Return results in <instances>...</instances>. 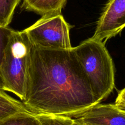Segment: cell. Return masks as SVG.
I'll return each instance as SVG.
<instances>
[{
    "mask_svg": "<svg viewBox=\"0 0 125 125\" xmlns=\"http://www.w3.org/2000/svg\"><path fill=\"white\" fill-rule=\"evenodd\" d=\"M35 114L78 117L98 103L73 48H32L25 100Z\"/></svg>",
    "mask_w": 125,
    "mask_h": 125,
    "instance_id": "obj_1",
    "label": "cell"
},
{
    "mask_svg": "<svg viewBox=\"0 0 125 125\" xmlns=\"http://www.w3.org/2000/svg\"><path fill=\"white\" fill-rule=\"evenodd\" d=\"M98 103L106 99L115 87L112 58L101 42L89 38L73 47Z\"/></svg>",
    "mask_w": 125,
    "mask_h": 125,
    "instance_id": "obj_2",
    "label": "cell"
},
{
    "mask_svg": "<svg viewBox=\"0 0 125 125\" xmlns=\"http://www.w3.org/2000/svg\"><path fill=\"white\" fill-rule=\"evenodd\" d=\"M32 48L23 31H14L0 65L4 91L13 93L22 102L25 100Z\"/></svg>",
    "mask_w": 125,
    "mask_h": 125,
    "instance_id": "obj_3",
    "label": "cell"
},
{
    "mask_svg": "<svg viewBox=\"0 0 125 125\" xmlns=\"http://www.w3.org/2000/svg\"><path fill=\"white\" fill-rule=\"evenodd\" d=\"M71 26L60 14L43 16L23 31L34 48L50 50L72 48L70 37Z\"/></svg>",
    "mask_w": 125,
    "mask_h": 125,
    "instance_id": "obj_4",
    "label": "cell"
},
{
    "mask_svg": "<svg viewBox=\"0 0 125 125\" xmlns=\"http://www.w3.org/2000/svg\"><path fill=\"white\" fill-rule=\"evenodd\" d=\"M125 28V0H109L90 39L104 43Z\"/></svg>",
    "mask_w": 125,
    "mask_h": 125,
    "instance_id": "obj_5",
    "label": "cell"
},
{
    "mask_svg": "<svg viewBox=\"0 0 125 125\" xmlns=\"http://www.w3.org/2000/svg\"><path fill=\"white\" fill-rule=\"evenodd\" d=\"M74 120L82 125H125V111L115 104L98 103Z\"/></svg>",
    "mask_w": 125,
    "mask_h": 125,
    "instance_id": "obj_6",
    "label": "cell"
},
{
    "mask_svg": "<svg viewBox=\"0 0 125 125\" xmlns=\"http://www.w3.org/2000/svg\"><path fill=\"white\" fill-rule=\"evenodd\" d=\"M67 0H23V7L43 16L60 14Z\"/></svg>",
    "mask_w": 125,
    "mask_h": 125,
    "instance_id": "obj_7",
    "label": "cell"
},
{
    "mask_svg": "<svg viewBox=\"0 0 125 125\" xmlns=\"http://www.w3.org/2000/svg\"><path fill=\"white\" fill-rule=\"evenodd\" d=\"M29 111L24 104L0 90V122L17 113ZM31 112V111H30Z\"/></svg>",
    "mask_w": 125,
    "mask_h": 125,
    "instance_id": "obj_8",
    "label": "cell"
},
{
    "mask_svg": "<svg viewBox=\"0 0 125 125\" xmlns=\"http://www.w3.org/2000/svg\"><path fill=\"white\" fill-rule=\"evenodd\" d=\"M0 125H42L37 115L30 111L17 113L0 122Z\"/></svg>",
    "mask_w": 125,
    "mask_h": 125,
    "instance_id": "obj_9",
    "label": "cell"
},
{
    "mask_svg": "<svg viewBox=\"0 0 125 125\" xmlns=\"http://www.w3.org/2000/svg\"><path fill=\"white\" fill-rule=\"evenodd\" d=\"M20 0H0V26L7 27Z\"/></svg>",
    "mask_w": 125,
    "mask_h": 125,
    "instance_id": "obj_10",
    "label": "cell"
},
{
    "mask_svg": "<svg viewBox=\"0 0 125 125\" xmlns=\"http://www.w3.org/2000/svg\"><path fill=\"white\" fill-rule=\"evenodd\" d=\"M42 125H73V118L65 116L36 114Z\"/></svg>",
    "mask_w": 125,
    "mask_h": 125,
    "instance_id": "obj_11",
    "label": "cell"
},
{
    "mask_svg": "<svg viewBox=\"0 0 125 125\" xmlns=\"http://www.w3.org/2000/svg\"><path fill=\"white\" fill-rule=\"evenodd\" d=\"M13 31L14 30L8 27L0 26V65L1 64L5 50Z\"/></svg>",
    "mask_w": 125,
    "mask_h": 125,
    "instance_id": "obj_12",
    "label": "cell"
},
{
    "mask_svg": "<svg viewBox=\"0 0 125 125\" xmlns=\"http://www.w3.org/2000/svg\"><path fill=\"white\" fill-rule=\"evenodd\" d=\"M115 105L120 109L125 111V88L118 94Z\"/></svg>",
    "mask_w": 125,
    "mask_h": 125,
    "instance_id": "obj_13",
    "label": "cell"
},
{
    "mask_svg": "<svg viewBox=\"0 0 125 125\" xmlns=\"http://www.w3.org/2000/svg\"><path fill=\"white\" fill-rule=\"evenodd\" d=\"M0 90L4 91V83L2 76H1V73H0Z\"/></svg>",
    "mask_w": 125,
    "mask_h": 125,
    "instance_id": "obj_14",
    "label": "cell"
},
{
    "mask_svg": "<svg viewBox=\"0 0 125 125\" xmlns=\"http://www.w3.org/2000/svg\"><path fill=\"white\" fill-rule=\"evenodd\" d=\"M73 125H81V124H79V123H78V122H76L75 120H74V119H73Z\"/></svg>",
    "mask_w": 125,
    "mask_h": 125,
    "instance_id": "obj_15",
    "label": "cell"
}]
</instances>
